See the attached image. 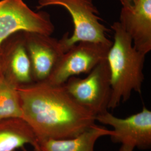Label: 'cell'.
Listing matches in <instances>:
<instances>
[{"label": "cell", "instance_id": "obj_1", "mask_svg": "<svg viewBox=\"0 0 151 151\" xmlns=\"http://www.w3.org/2000/svg\"><path fill=\"white\" fill-rule=\"evenodd\" d=\"M22 119L39 142L76 137L95 124L96 115L81 106L64 84L47 81L18 86Z\"/></svg>", "mask_w": 151, "mask_h": 151}, {"label": "cell", "instance_id": "obj_2", "mask_svg": "<svg viewBox=\"0 0 151 151\" xmlns=\"http://www.w3.org/2000/svg\"><path fill=\"white\" fill-rule=\"evenodd\" d=\"M111 27L114 42L107 57L111 87L109 109H114L127 101L133 92L141 93L146 55L134 47L132 39L119 22H114Z\"/></svg>", "mask_w": 151, "mask_h": 151}, {"label": "cell", "instance_id": "obj_3", "mask_svg": "<svg viewBox=\"0 0 151 151\" xmlns=\"http://www.w3.org/2000/svg\"><path fill=\"white\" fill-rule=\"evenodd\" d=\"M50 6L63 7L72 18L74 30L65 41L68 49L80 42H111L106 37L109 30L101 22L99 12L92 0H38L37 8Z\"/></svg>", "mask_w": 151, "mask_h": 151}, {"label": "cell", "instance_id": "obj_4", "mask_svg": "<svg viewBox=\"0 0 151 151\" xmlns=\"http://www.w3.org/2000/svg\"><path fill=\"white\" fill-rule=\"evenodd\" d=\"M64 86L77 103L96 116L107 111L111 94L107 59L99 63L85 78L72 77Z\"/></svg>", "mask_w": 151, "mask_h": 151}, {"label": "cell", "instance_id": "obj_5", "mask_svg": "<svg viewBox=\"0 0 151 151\" xmlns=\"http://www.w3.org/2000/svg\"><path fill=\"white\" fill-rule=\"evenodd\" d=\"M110 43L80 42L60 57L45 81L52 85H63L70 78L88 73L99 63L107 59Z\"/></svg>", "mask_w": 151, "mask_h": 151}, {"label": "cell", "instance_id": "obj_6", "mask_svg": "<svg viewBox=\"0 0 151 151\" xmlns=\"http://www.w3.org/2000/svg\"><path fill=\"white\" fill-rule=\"evenodd\" d=\"M54 29L47 12L32 11L23 0L0 1V47L17 32L51 35Z\"/></svg>", "mask_w": 151, "mask_h": 151}, {"label": "cell", "instance_id": "obj_7", "mask_svg": "<svg viewBox=\"0 0 151 151\" xmlns=\"http://www.w3.org/2000/svg\"><path fill=\"white\" fill-rule=\"evenodd\" d=\"M96 120L112 127L110 137L113 143L142 150L151 148V111L145 106L140 112L125 118H118L107 111L96 115Z\"/></svg>", "mask_w": 151, "mask_h": 151}, {"label": "cell", "instance_id": "obj_8", "mask_svg": "<svg viewBox=\"0 0 151 151\" xmlns=\"http://www.w3.org/2000/svg\"><path fill=\"white\" fill-rule=\"evenodd\" d=\"M24 40L29 56L32 78L37 82L47 80L62 55L68 50L65 33L60 40L35 33L25 32Z\"/></svg>", "mask_w": 151, "mask_h": 151}, {"label": "cell", "instance_id": "obj_9", "mask_svg": "<svg viewBox=\"0 0 151 151\" xmlns=\"http://www.w3.org/2000/svg\"><path fill=\"white\" fill-rule=\"evenodd\" d=\"M119 22L134 47L148 54L151 50V0H137L132 6L122 7Z\"/></svg>", "mask_w": 151, "mask_h": 151}, {"label": "cell", "instance_id": "obj_10", "mask_svg": "<svg viewBox=\"0 0 151 151\" xmlns=\"http://www.w3.org/2000/svg\"><path fill=\"white\" fill-rule=\"evenodd\" d=\"M30 145L39 151L37 138L31 127L22 118L0 120V151H15Z\"/></svg>", "mask_w": 151, "mask_h": 151}, {"label": "cell", "instance_id": "obj_11", "mask_svg": "<svg viewBox=\"0 0 151 151\" xmlns=\"http://www.w3.org/2000/svg\"><path fill=\"white\" fill-rule=\"evenodd\" d=\"M111 134L112 130L95 124L72 138L41 140L39 142V151H95L97 140Z\"/></svg>", "mask_w": 151, "mask_h": 151}, {"label": "cell", "instance_id": "obj_12", "mask_svg": "<svg viewBox=\"0 0 151 151\" xmlns=\"http://www.w3.org/2000/svg\"><path fill=\"white\" fill-rule=\"evenodd\" d=\"M18 86L11 76L6 77L0 73V120L22 119Z\"/></svg>", "mask_w": 151, "mask_h": 151}, {"label": "cell", "instance_id": "obj_13", "mask_svg": "<svg viewBox=\"0 0 151 151\" xmlns=\"http://www.w3.org/2000/svg\"><path fill=\"white\" fill-rule=\"evenodd\" d=\"M11 77L17 83L27 85L32 80V65L24 41L16 44L10 59Z\"/></svg>", "mask_w": 151, "mask_h": 151}, {"label": "cell", "instance_id": "obj_14", "mask_svg": "<svg viewBox=\"0 0 151 151\" xmlns=\"http://www.w3.org/2000/svg\"><path fill=\"white\" fill-rule=\"evenodd\" d=\"M122 7H129L133 5L137 0H119Z\"/></svg>", "mask_w": 151, "mask_h": 151}, {"label": "cell", "instance_id": "obj_15", "mask_svg": "<svg viewBox=\"0 0 151 151\" xmlns=\"http://www.w3.org/2000/svg\"><path fill=\"white\" fill-rule=\"evenodd\" d=\"M135 148L132 146L129 145H122L119 151H133Z\"/></svg>", "mask_w": 151, "mask_h": 151}, {"label": "cell", "instance_id": "obj_16", "mask_svg": "<svg viewBox=\"0 0 151 151\" xmlns=\"http://www.w3.org/2000/svg\"><path fill=\"white\" fill-rule=\"evenodd\" d=\"M1 60H0V73L2 72V70H1Z\"/></svg>", "mask_w": 151, "mask_h": 151}, {"label": "cell", "instance_id": "obj_17", "mask_svg": "<svg viewBox=\"0 0 151 151\" xmlns=\"http://www.w3.org/2000/svg\"><path fill=\"white\" fill-rule=\"evenodd\" d=\"M36 151V150H34V151Z\"/></svg>", "mask_w": 151, "mask_h": 151}]
</instances>
